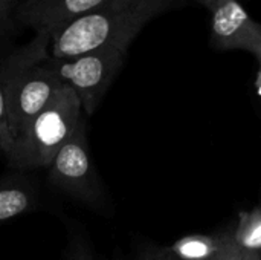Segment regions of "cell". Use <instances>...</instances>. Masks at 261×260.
<instances>
[{"instance_id": "9c48e42d", "label": "cell", "mask_w": 261, "mask_h": 260, "mask_svg": "<svg viewBox=\"0 0 261 260\" xmlns=\"http://www.w3.org/2000/svg\"><path fill=\"white\" fill-rule=\"evenodd\" d=\"M228 233L219 236L208 234H190L173 245L167 247L168 251L180 260H213L225 248Z\"/></svg>"}, {"instance_id": "6da1fadb", "label": "cell", "mask_w": 261, "mask_h": 260, "mask_svg": "<svg viewBox=\"0 0 261 260\" xmlns=\"http://www.w3.org/2000/svg\"><path fill=\"white\" fill-rule=\"evenodd\" d=\"M171 0H107L50 38V57L69 60L102 48L127 49Z\"/></svg>"}, {"instance_id": "e0dca14e", "label": "cell", "mask_w": 261, "mask_h": 260, "mask_svg": "<svg viewBox=\"0 0 261 260\" xmlns=\"http://www.w3.org/2000/svg\"><path fill=\"white\" fill-rule=\"evenodd\" d=\"M197 2H199V3H202L203 6H206V8L211 11L216 5H219V3H220V2H223V0H197Z\"/></svg>"}, {"instance_id": "7a4b0ae2", "label": "cell", "mask_w": 261, "mask_h": 260, "mask_svg": "<svg viewBox=\"0 0 261 260\" xmlns=\"http://www.w3.org/2000/svg\"><path fill=\"white\" fill-rule=\"evenodd\" d=\"M49 48L50 37L35 34L29 43L12 51L0 61V86L5 93L14 139L24 132L31 120L64 86L47 64Z\"/></svg>"}, {"instance_id": "8992f818", "label": "cell", "mask_w": 261, "mask_h": 260, "mask_svg": "<svg viewBox=\"0 0 261 260\" xmlns=\"http://www.w3.org/2000/svg\"><path fill=\"white\" fill-rule=\"evenodd\" d=\"M211 40L219 49H242L255 55L261 75V23H257L239 3L223 0L211 9Z\"/></svg>"}, {"instance_id": "4fadbf2b", "label": "cell", "mask_w": 261, "mask_h": 260, "mask_svg": "<svg viewBox=\"0 0 261 260\" xmlns=\"http://www.w3.org/2000/svg\"><path fill=\"white\" fill-rule=\"evenodd\" d=\"M213 260H245V253L236 245L231 231H228V241L225 248L220 251V254Z\"/></svg>"}, {"instance_id": "30bf717a", "label": "cell", "mask_w": 261, "mask_h": 260, "mask_svg": "<svg viewBox=\"0 0 261 260\" xmlns=\"http://www.w3.org/2000/svg\"><path fill=\"white\" fill-rule=\"evenodd\" d=\"M236 245L245 253H261V205L242 211L234 231H231Z\"/></svg>"}, {"instance_id": "ba28073f", "label": "cell", "mask_w": 261, "mask_h": 260, "mask_svg": "<svg viewBox=\"0 0 261 260\" xmlns=\"http://www.w3.org/2000/svg\"><path fill=\"white\" fill-rule=\"evenodd\" d=\"M37 204L38 193L31 182L17 178L0 182V224L32 211Z\"/></svg>"}, {"instance_id": "8fae6325", "label": "cell", "mask_w": 261, "mask_h": 260, "mask_svg": "<svg viewBox=\"0 0 261 260\" xmlns=\"http://www.w3.org/2000/svg\"><path fill=\"white\" fill-rule=\"evenodd\" d=\"M14 146H15V139H14L11 124H9V115H8L5 93L0 86V150L8 158L11 155V152L14 150Z\"/></svg>"}, {"instance_id": "52a82bcc", "label": "cell", "mask_w": 261, "mask_h": 260, "mask_svg": "<svg viewBox=\"0 0 261 260\" xmlns=\"http://www.w3.org/2000/svg\"><path fill=\"white\" fill-rule=\"evenodd\" d=\"M107 0H21L18 18L35 34L54 37L81 15L99 8Z\"/></svg>"}, {"instance_id": "5b68a950", "label": "cell", "mask_w": 261, "mask_h": 260, "mask_svg": "<svg viewBox=\"0 0 261 260\" xmlns=\"http://www.w3.org/2000/svg\"><path fill=\"white\" fill-rule=\"evenodd\" d=\"M47 169V178L54 187L90 207L102 205V187L90 158L84 118Z\"/></svg>"}, {"instance_id": "ac0fdd59", "label": "cell", "mask_w": 261, "mask_h": 260, "mask_svg": "<svg viewBox=\"0 0 261 260\" xmlns=\"http://www.w3.org/2000/svg\"><path fill=\"white\" fill-rule=\"evenodd\" d=\"M245 260H261V253H245Z\"/></svg>"}, {"instance_id": "9a60e30c", "label": "cell", "mask_w": 261, "mask_h": 260, "mask_svg": "<svg viewBox=\"0 0 261 260\" xmlns=\"http://www.w3.org/2000/svg\"><path fill=\"white\" fill-rule=\"evenodd\" d=\"M138 260H162L161 254H159V247H151V248H145L139 259Z\"/></svg>"}, {"instance_id": "277c9868", "label": "cell", "mask_w": 261, "mask_h": 260, "mask_svg": "<svg viewBox=\"0 0 261 260\" xmlns=\"http://www.w3.org/2000/svg\"><path fill=\"white\" fill-rule=\"evenodd\" d=\"M125 57L127 49L102 48L69 60H55L49 57L47 64L58 78L76 93L83 113L90 116L110 89Z\"/></svg>"}, {"instance_id": "2e32d148", "label": "cell", "mask_w": 261, "mask_h": 260, "mask_svg": "<svg viewBox=\"0 0 261 260\" xmlns=\"http://www.w3.org/2000/svg\"><path fill=\"white\" fill-rule=\"evenodd\" d=\"M159 254H161V259L162 260H180V259H177L176 256H173V254L168 251V248H167V247L159 248Z\"/></svg>"}, {"instance_id": "ffe728a7", "label": "cell", "mask_w": 261, "mask_h": 260, "mask_svg": "<svg viewBox=\"0 0 261 260\" xmlns=\"http://www.w3.org/2000/svg\"><path fill=\"white\" fill-rule=\"evenodd\" d=\"M260 205H261V201H260Z\"/></svg>"}, {"instance_id": "d6986e66", "label": "cell", "mask_w": 261, "mask_h": 260, "mask_svg": "<svg viewBox=\"0 0 261 260\" xmlns=\"http://www.w3.org/2000/svg\"><path fill=\"white\" fill-rule=\"evenodd\" d=\"M255 86H257L258 95L261 97V75H257V81H255Z\"/></svg>"}, {"instance_id": "7c38bea8", "label": "cell", "mask_w": 261, "mask_h": 260, "mask_svg": "<svg viewBox=\"0 0 261 260\" xmlns=\"http://www.w3.org/2000/svg\"><path fill=\"white\" fill-rule=\"evenodd\" d=\"M18 9L17 0H0V35L11 26L12 15Z\"/></svg>"}, {"instance_id": "3957f363", "label": "cell", "mask_w": 261, "mask_h": 260, "mask_svg": "<svg viewBox=\"0 0 261 260\" xmlns=\"http://www.w3.org/2000/svg\"><path fill=\"white\" fill-rule=\"evenodd\" d=\"M81 120V103L76 93L64 84L31 120L6 159L15 169L49 167L55 155L72 138Z\"/></svg>"}, {"instance_id": "5bb4252c", "label": "cell", "mask_w": 261, "mask_h": 260, "mask_svg": "<svg viewBox=\"0 0 261 260\" xmlns=\"http://www.w3.org/2000/svg\"><path fill=\"white\" fill-rule=\"evenodd\" d=\"M69 260H95V259H93V256L90 254V251H89V248H87V247H84V245H76V247H75V250L72 251V254H70Z\"/></svg>"}]
</instances>
